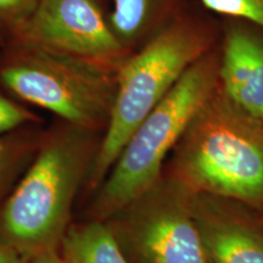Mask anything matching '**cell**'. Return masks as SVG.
<instances>
[{
	"mask_svg": "<svg viewBox=\"0 0 263 263\" xmlns=\"http://www.w3.org/2000/svg\"><path fill=\"white\" fill-rule=\"evenodd\" d=\"M219 49H212L184 73L147 115L95 190L88 219L105 222L153 186L195 115L219 87Z\"/></svg>",
	"mask_w": 263,
	"mask_h": 263,
	"instance_id": "277c9868",
	"label": "cell"
},
{
	"mask_svg": "<svg viewBox=\"0 0 263 263\" xmlns=\"http://www.w3.org/2000/svg\"><path fill=\"white\" fill-rule=\"evenodd\" d=\"M217 37L212 21L183 10L127 58L118 70L114 107L85 183L88 189L100 186L138 126L184 73L216 48Z\"/></svg>",
	"mask_w": 263,
	"mask_h": 263,
	"instance_id": "7a4b0ae2",
	"label": "cell"
},
{
	"mask_svg": "<svg viewBox=\"0 0 263 263\" xmlns=\"http://www.w3.org/2000/svg\"><path fill=\"white\" fill-rule=\"evenodd\" d=\"M26 263H71L67 258L62 255L61 250L57 251H49L26 261Z\"/></svg>",
	"mask_w": 263,
	"mask_h": 263,
	"instance_id": "2e32d148",
	"label": "cell"
},
{
	"mask_svg": "<svg viewBox=\"0 0 263 263\" xmlns=\"http://www.w3.org/2000/svg\"><path fill=\"white\" fill-rule=\"evenodd\" d=\"M71 263H129L104 222L71 224L61 244Z\"/></svg>",
	"mask_w": 263,
	"mask_h": 263,
	"instance_id": "8fae6325",
	"label": "cell"
},
{
	"mask_svg": "<svg viewBox=\"0 0 263 263\" xmlns=\"http://www.w3.org/2000/svg\"><path fill=\"white\" fill-rule=\"evenodd\" d=\"M118 70L35 45L11 43L0 58V84L65 123L105 132Z\"/></svg>",
	"mask_w": 263,
	"mask_h": 263,
	"instance_id": "5b68a950",
	"label": "cell"
},
{
	"mask_svg": "<svg viewBox=\"0 0 263 263\" xmlns=\"http://www.w3.org/2000/svg\"><path fill=\"white\" fill-rule=\"evenodd\" d=\"M0 263H26V261L20 257L14 250L0 242Z\"/></svg>",
	"mask_w": 263,
	"mask_h": 263,
	"instance_id": "e0dca14e",
	"label": "cell"
},
{
	"mask_svg": "<svg viewBox=\"0 0 263 263\" xmlns=\"http://www.w3.org/2000/svg\"><path fill=\"white\" fill-rule=\"evenodd\" d=\"M100 143L98 132L65 122L42 136L24 177L0 203V242L25 261L60 250Z\"/></svg>",
	"mask_w": 263,
	"mask_h": 263,
	"instance_id": "6da1fadb",
	"label": "cell"
},
{
	"mask_svg": "<svg viewBox=\"0 0 263 263\" xmlns=\"http://www.w3.org/2000/svg\"><path fill=\"white\" fill-rule=\"evenodd\" d=\"M219 87L246 114L263 123V31L227 18L219 48Z\"/></svg>",
	"mask_w": 263,
	"mask_h": 263,
	"instance_id": "9c48e42d",
	"label": "cell"
},
{
	"mask_svg": "<svg viewBox=\"0 0 263 263\" xmlns=\"http://www.w3.org/2000/svg\"><path fill=\"white\" fill-rule=\"evenodd\" d=\"M108 21L130 52L143 47L184 10L183 0H111Z\"/></svg>",
	"mask_w": 263,
	"mask_h": 263,
	"instance_id": "30bf717a",
	"label": "cell"
},
{
	"mask_svg": "<svg viewBox=\"0 0 263 263\" xmlns=\"http://www.w3.org/2000/svg\"><path fill=\"white\" fill-rule=\"evenodd\" d=\"M192 192L166 171L104 223L129 263H207Z\"/></svg>",
	"mask_w": 263,
	"mask_h": 263,
	"instance_id": "8992f818",
	"label": "cell"
},
{
	"mask_svg": "<svg viewBox=\"0 0 263 263\" xmlns=\"http://www.w3.org/2000/svg\"><path fill=\"white\" fill-rule=\"evenodd\" d=\"M41 0H0V42L6 45L31 17Z\"/></svg>",
	"mask_w": 263,
	"mask_h": 263,
	"instance_id": "4fadbf2b",
	"label": "cell"
},
{
	"mask_svg": "<svg viewBox=\"0 0 263 263\" xmlns=\"http://www.w3.org/2000/svg\"><path fill=\"white\" fill-rule=\"evenodd\" d=\"M193 215L207 263H263V213L228 197L195 193Z\"/></svg>",
	"mask_w": 263,
	"mask_h": 263,
	"instance_id": "ba28073f",
	"label": "cell"
},
{
	"mask_svg": "<svg viewBox=\"0 0 263 263\" xmlns=\"http://www.w3.org/2000/svg\"><path fill=\"white\" fill-rule=\"evenodd\" d=\"M11 43L64 52L115 70L132 54L97 0H41Z\"/></svg>",
	"mask_w": 263,
	"mask_h": 263,
	"instance_id": "52a82bcc",
	"label": "cell"
},
{
	"mask_svg": "<svg viewBox=\"0 0 263 263\" xmlns=\"http://www.w3.org/2000/svg\"><path fill=\"white\" fill-rule=\"evenodd\" d=\"M42 137L27 130L0 136V203L15 177L33 160Z\"/></svg>",
	"mask_w": 263,
	"mask_h": 263,
	"instance_id": "7c38bea8",
	"label": "cell"
},
{
	"mask_svg": "<svg viewBox=\"0 0 263 263\" xmlns=\"http://www.w3.org/2000/svg\"><path fill=\"white\" fill-rule=\"evenodd\" d=\"M167 173L194 193L263 213V123L217 88L172 151Z\"/></svg>",
	"mask_w": 263,
	"mask_h": 263,
	"instance_id": "3957f363",
	"label": "cell"
},
{
	"mask_svg": "<svg viewBox=\"0 0 263 263\" xmlns=\"http://www.w3.org/2000/svg\"><path fill=\"white\" fill-rule=\"evenodd\" d=\"M211 11L226 18H238L263 31V0H200Z\"/></svg>",
	"mask_w": 263,
	"mask_h": 263,
	"instance_id": "5bb4252c",
	"label": "cell"
},
{
	"mask_svg": "<svg viewBox=\"0 0 263 263\" xmlns=\"http://www.w3.org/2000/svg\"><path fill=\"white\" fill-rule=\"evenodd\" d=\"M38 117L0 91V136L12 133L27 124L35 123Z\"/></svg>",
	"mask_w": 263,
	"mask_h": 263,
	"instance_id": "9a60e30c",
	"label": "cell"
}]
</instances>
